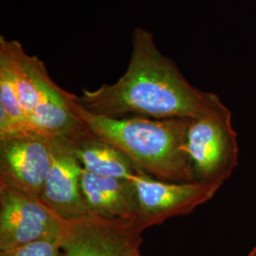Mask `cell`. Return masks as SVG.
<instances>
[{
    "label": "cell",
    "mask_w": 256,
    "mask_h": 256,
    "mask_svg": "<svg viewBox=\"0 0 256 256\" xmlns=\"http://www.w3.org/2000/svg\"><path fill=\"white\" fill-rule=\"evenodd\" d=\"M50 164V138L34 131L0 137V186L40 198Z\"/></svg>",
    "instance_id": "obj_8"
},
{
    "label": "cell",
    "mask_w": 256,
    "mask_h": 256,
    "mask_svg": "<svg viewBox=\"0 0 256 256\" xmlns=\"http://www.w3.org/2000/svg\"><path fill=\"white\" fill-rule=\"evenodd\" d=\"M144 230L138 220L88 214L63 220L60 245L64 256H128L140 250Z\"/></svg>",
    "instance_id": "obj_5"
},
{
    "label": "cell",
    "mask_w": 256,
    "mask_h": 256,
    "mask_svg": "<svg viewBox=\"0 0 256 256\" xmlns=\"http://www.w3.org/2000/svg\"><path fill=\"white\" fill-rule=\"evenodd\" d=\"M128 256H142L140 254V250H136V252H132L131 254H129Z\"/></svg>",
    "instance_id": "obj_14"
},
{
    "label": "cell",
    "mask_w": 256,
    "mask_h": 256,
    "mask_svg": "<svg viewBox=\"0 0 256 256\" xmlns=\"http://www.w3.org/2000/svg\"><path fill=\"white\" fill-rule=\"evenodd\" d=\"M0 256H64L60 240H40L9 250L0 252Z\"/></svg>",
    "instance_id": "obj_12"
},
{
    "label": "cell",
    "mask_w": 256,
    "mask_h": 256,
    "mask_svg": "<svg viewBox=\"0 0 256 256\" xmlns=\"http://www.w3.org/2000/svg\"><path fill=\"white\" fill-rule=\"evenodd\" d=\"M187 151L198 180L225 182L238 166V135L232 113L218 101L202 116L190 119Z\"/></svg>",
    "instance_id": "obj_4"
},
{
    "label": "cell",
    "mask_w": 256,
    "mask_h": 256,
    "mask_svg": "<svg viewBox=\"0 0 256 256\" xmlns=\"http://www.w3.org/2000/svg\"><path fill=\"white\" fill-rule=\"evenodd\" d=\"M82 168L94 174L131 180L137 166L117 147L86 128L68 140Z\"/></svg>",
    "instance_id": "obj_11"
},
{
    "label": "cell",
    "mask_w": 256,
    "mask_h": 256,
    "mask_svg": "<svg viewBox=\"0 0 256 256\" xmlns=\"http://www.w3.org/2000/svg\"><path fill=\"white\" fill-rule=\"evenodd\" d=\"M0 64L12 76L27 130L72 140L86 128L78 96L59 86L44 62L28 54L18 41L0 37Z\"/></svg>",
    "instance_id": "obj_3"
},
{
    "label": "cell",
    "mask_w": 256,
    "mask_h": 256,
    "mask_svg": "<svg viewBox=\"0 0 256 256\" xmlns=\"http://www.w3.org/2000/svg\"><path fill=\"white\" fill-rule=\"evenodd\" d=\"M52 164L40 198L63 220L90 214L82 200L80 180L82 167L72 144L64 137H52Z\"/></svg>",
    "instance_id": "obj_9"
},
{
    "label": "cell",
    "mask_w": 256,
    "mask_h": 256,
    "mask_svg": "<svg viewBox=\"0 0 256 256\" xmlns=\"http://www.w3.org/2000/svg\"><path fill=\"white\" fill-rule=\"evenodd\" d=\"M247 256H256V246L250 250V252Z\"/></svg>",
    "instance_id": "obj_13"
},
{
    "label": "cell",
    "mask_w": 256,
    "mask_h": 256,
    "mask_svg": "<svg viewBox=\"0 0 256 256\" xmlns=\"http://www.w3.org/2000/svg\"><path fill=\"white\" fill-rule=\"evenodd\" d=\"M63 218L43 200L0 186V252L40 240H60Z\"/></svg>",
    "instance_id": "obj_7"
},
{
    "label": "cell",
    "mask_w": 256,
    "mask_h": 256,
    "mask_svg": "<svg viewBox=\"0 0 256 256\" xmlns=\"http://www.w3.org/2000/svg\"><path fill=\"white\" fill-rule=\"evenodd\" d=\"M220 100L218 95L202 92L188 82L144 28L133 30L130 62L119 80L104 84L96 90H84L78 97L84 110L98 116L153 119H196Z\"/></svg>",
    "instance_id": "obj_1"
},
{
    "label": "cell",
    "mask_w": 256,
    "mask_h": 256,
    "mask_svg": "<svg viewBox=\"0 0 256 256\" xmlns=\"http://www.w3.org/2000/svg\"><path fill=\"white\" fill-rule=\"evenodd\" d=\"M131 180L137 194L138 221L144 230L169 218L191 214L200 205L209 202L222 186L221 183L202 180L162 182L138 166Z\"/></svg>",
    "instance_id": "obj_6"
},
{
    "label": "cell",
    "mask_w": 256,
    "mask_h": 256,
    "mask_svg": "<svg viewBox=\"0 0 256 256\" xmlns=\"http://www.w3.org/2000/svg\"><path fill=\"white\" fill-rule=\"evenodd\" d=\"M78 113L90 131L117 147L156 180L176 183L198 180L187 151L190 119L110 118L92 114L80 104Z\"/></svg>",
    "instance_id": "obj_2"
},
{
    "label": "cell",
    "mask_w": 256,
    "mask_h": 256,
    "mask_svg": "<svg viewBox=\"0 0 256 256\" xmlns=\"http://www.w3.org/2000/svg\"><path fill=\"white\" fill-rule=\"evenodd\" d=\"M80 187L90 214L138 220L137 194L131 180L94 174L82 168Z\"/></svg>",
    "instance_id": "obj_10"
}]
</instances>
